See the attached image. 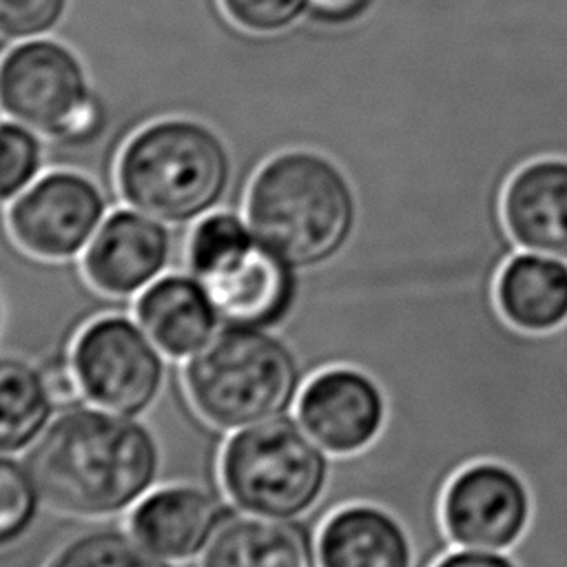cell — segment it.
Instances as JSON below:
<instances>
[{"label":"cell","instance_id":"cell-17","mask_svg":"<svg viewBox=\"0 0 567 567\" xmlns=\"http://www.w3.org/2000/svg\"><path fill=\"white\" fill-rule=\"evenodd\" d=\"M317 558L319 567H412V543L390 512L359 503L326 518Z\"/></svg>","mask_w":567,"mask_h":567},{"label":"cell","instance_id":"cell-20","mask_svg":"<svg viewBox=\"0 0 567 567\" xmlns=\"http://www.w3.org/2000/svg\"><path fill=\"white\" fill-rule=\"evenodd\" d=\"M44 567H171L135 536L117 529H95L71 538Z\"/></svg>","mask_w":567,"mask_h":567},{"label":"cell","instance_id":"cell-23","mask_svg":"<svg viewBox=\"0 0 567 567\" xmlns=\"http://www.w3.org/2000/svg\"><path fill=\"white\" fill-rule=\"evenodd\" d=\"M224 16L241 31L266 35L292 27L308 9V0H219Z\"/></svg>","mask_w":567,"mask_h":567},{"label":"cell","instance_id":"cell-12","mask_svg":"<svg viewBox=\"0 0 567 567\" xmlns=\"http://www.w3.org/2000/svg\"><path fill=\"white\" fill-rule=\"evenodd\" d=\"M171 259V233L140 210L104 217L82 257V272L100 295L126 299L162 277Z\"/></svg>","mask_w":567,"mask_h":567},{"label":"cell","instance_id":"cell-26","mask_svg":"<svg viewBox=\"0 0 567 567\" xmlns=\"http://www.w3.org/2000/svg\"><path fill=\"white\" fill-rule=\"evenodd\" d=\"M42 377L47 383V390L58 405H75V401L82 396L80 392V383L78 377L73 372V365L69 359H53L42 368Z\"/></svg>","mask_w":567,"mask_h":567},{"label":"cell","instance_id":"cell-6","mask_svg":"<svg viewBox=\"0 0 567 567\" xmlns=\"http://www.w3.org/2000/svg\"><path fill=\"white\" fill-rule=\"evenodd\" d=\"M326 450L290 416L235 432L219 454V483L235 507L268 518L310 512L328 485Z\"/></svg>","mask_w":567,"mask_h":567},{"label":"cell","instance_id":"cell-15","mask_svg":"<svg viewBox=\"0 0 567 567\" xmlns=\"http://www.w3.org/2000/svg\"><path fill=\"white\" fill-rule=\"evenodd\" d=\"M135 317L153 343L171 359H188L204 348L221 321L195 275H162L135 301Z\"/></svg>","mask_w":567,"mask_h":567},{"label":"cell","instance_id":"cell-11","mask_svg":"<svg viewBox=\"0 0 567 567\" xmlns=\"http://www.w3.org/2000/svg\"><path fill=\"white\" fill-rule=\"evenodd\" d=\"M297 419L328 454L348 456L379 436L385 423V396L365 372L328 368L303 383Z\"/></svg>","mask_w":567,"mask_h":567},{"label":"cell","instance_id":"cell-21","mask_svg":"<svg viewBox=\"0 0 567 567\" xmlns=\"http://www.w3.org/2000/svg\"><path fill=\"white\" fill-rule=\"evenodd\" d=\"M40 492L24 463L0 454V547L18 543L35 523Z\"/></svg>","mask_w":567,"mask_h":567},{"label":"cell","instance_id":"cell-18","mask_svg":"<svg viewBox=\"0 0 567 567\" xmlns=\"http://www.w3.org/2000/svg\"><path fill=\"white\" fill-rule=\"evenodd\" d=\"M501 315L518 330L543 334L567 321V264L565 259L520 252L501 270L496 281Z\"/></svg>","mask_w":567,"mask_h":567},{"label":"cell","instance_id":"cell-9","mask_svg":"<svg viewBox=\"0 0 567 567\" xmlns=\"http://www.w3.org/2000/svg\"><path fill=\"white\" fill-rule=\"evenodd\" d=\"M106 217L102 190L73 171L38 177L7 210L13 244L42 261H66L86 250Z\"/></svg>","mask_w":567,"mask_h":567},{"label":"cell","instance_id":"cell-25","mask_svg":"<svg viewBox=\"0 0 567 567\" xmlns=\"http://www.w3.org/2000/svg\"><path fill=\"white\" fill-rule=\"evenodd\" d=\"M374 0H308L306 13L326 27H343L357 22L370 11Z\"/></svg>","mask_w":567,"mask_h":567},{"label":"cell","instance_id":"cell-16","mask_svg":"<svg viewBox=\"0 0 567 567\" xmlns=\"http://www.w3.org/2000/svg\"><path fill=\"white\" fill-rule=\"evenodd\" d=\"M199 567H319L310 532L292 518L226 514Z\"/></svg>","mask_w":567,"mask_h":567},{"label":"cell","instance_id":"cell-13","mask_svg":"<svg viewBox=\"0 0 567 567\" xmlns=\"http://www.w3.org/2000/svg\"><path fill=\"white\" fill-rule=\"evenodd\" d=\"M501 213L520 248L567 259V159L540 157L520 166L503 190Z\"/></svg>","mask_w":567,"mask_h":567},{"label":"cell","instance_id":"cell-4","mask_svg":"<svg viewBox=\"0 0 567 567\" xmlns=\"http://www.w3.org/2000/svg\"><path fill=\"white\" fill-rule=\"evenodd\" d=\"M182 383L208 425L241 430L284 414L301 392V368L286 341L264 328L226 326L188 357Z\"/></svg>","mask_w":567,"mask_h":567},{"label":"cell","instance_id":"cell-27","mask_svg":"<svg viewBox=\"0 0 567 567\" xmlns=\"http://www.w3.org/2000/svg\"><path fill=\"white\" fill-rule=\"evenodd\" d=\"M434 567H516L503 551L461 547L445 554Z\"/></svg>","mask_w":567,"mask_h":567},{"label":"cell","instance_id":"cell-14","mask_svg":"<svg viewBox=\"0 0 567 567\" xmlns=\"http://www.w3.org/2000/svg\"><path fill=\"white\" fill-rule=\"evenodd\" d=\"M226 512L202 487L166 485L148 492L128 516V532L168 563L199 556Z\"/></svg>","mask_w":567,"mask_h":567},{"label":"cell","instance_id":"cell-10","mask_svg":"<svg viewBox=\"0 0 567 567\" xmlns=\"http://www.w3.org/2000/svg\"><path fill=\"white\" fill-rule=\"evenodd\" d=\"M529 516L527 485L501 463L461 470L443 496V525L458 547L503 551L523 536Z\"/></svg>","mask_w":567,"mask_h":567},{"label":"cell","instance_id":"cell-5","mask_svg":"<svg viewBox=\"0 0 567 567\" xmlns=\"http://www.w3.org/2000/svg\"><path fill=\"white\" fill-rule=\"evenodd\" d=\"M186 261L226 326L268 330L295 308L297 268L266 248L248 221L233 213H208L195 224Z\"/></svg>","mask_w":567,"mask_h":567},{"label":"cell","instance_id":"cell-19","mask_svg":"<svg viewBox=\"0 0 567 567\" xmlns=\"http://www.w3.org/2000/svg\"><path fill=\"white\" fill-rule=\"evenodd\" d=\"M53 410L42 368L0 354V454L29 450L51 423Z\"/></svg>","mask_w":567,"mask_h":567},{"label":"cell","instance_id":"cell-28","mask_svg":"<svg viewBox=\"0 0 567 567\" xmlns=\"http://www.w3.org/2000/svg\"><path fill=\"white\" fill-rule=\"evenodd\" d=\"M0 328H2V303H0Z\"/></svg>","mask_w":567,"mask_h":567},{"label":"cell","instance_id":"cell-8","mask_svg":"<svg viewBox=\"0 0 567 567\" xmlns=\"http://www.w3.org/2000/svg\"><path fill=\"white\" fill-rule=\"evenodd\" d=\"M69 361L82 396L102 410L137 416L146 412L164 385V352L140 321L104 315L75 337Z\"/></svg>","mask_w":567,"mask_h":567},{"label":"cell","instance_id":"cell-1","mask_svg":"<svg viewBox=\"0 0 567 567\" xmlns=\"http://www.w3.org/2000/svg\"><path fill=\"white\" fill-rule=\"evenodd\" d=\"M159 445L133 416L71 405L29 447L24 465L47 507L104 518L135 507L159 474Z\"/></svg>","mask_w":567,"mask_h":567},{"label":"cell","instance_id":"cell-24","mask_svg":"<svg viewBox=\"0 0 567 567\" xmlns=\"http://www.w3.org/2000/svg\"><path fill=\"white\" fill-rule=\"evenodd\" d=\"M69 9V0H0V35L33 40L53 31Z\"/></svg>","mask_w":567,"mask_h":567},{"label":"cell","instance_id":"cell-2","mask_svg":"<svg viewBox=\"0 0 567 567\" xmlns=\"http://www.w3.org/2000/svg\"><path fill=\"white\" fill-rule=\"evenodd\" d=\"M252 235L295 268L330 261L350 241L357 197L346 173L315 151H284L255 173L246 195Z\"/></svg>","mask_w":567,"mask_h":567},{"label":"cell","instance_id":"cell-7","mask_svg":"<svg viewBox=\"0 0 567 567\" xmlns=\"http://www.w3.org/2000/svg\"><path fill=\"white\" fill-rule=\"evenodd\" d=\"M0 111L33 133L80 142L100 124V109L78 55L44 38L22 40L0 58Z\"/></svg>","mask_w":567,"mask_h":567},{"label":"cell","instance_id":"cell-3","mask_svg":"<svg viewBox=\"0 0 567 567\" xmlns=\"http://www.w3.org/2000/svg\"><path fill=\"white\" fill-rule=\"evenodd\" d=\"M122 199L164 224L208 215L230 184V153L204 122L166 117L140 128L117 159Z\"/></svg>","mask_w":567,"mask_h":567},{"label":"cell","instance_id":"cell-22","mask_svg":"<svg viewBox=\"0 0 567 567\" xmlns=\"http://www.w3.org/2000/svg\"><path fill=\"white\" fill-rule=\"evenodd\" d=\"M42 148L31 128L18 122H0V204L13 202L40 173Z\"/></svg>","mask_w":567,"mask_h":567}]
</instances>
